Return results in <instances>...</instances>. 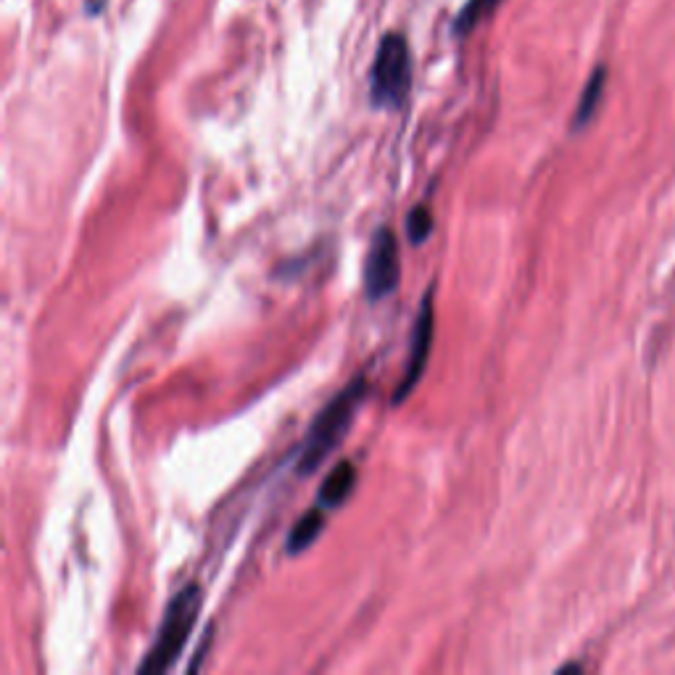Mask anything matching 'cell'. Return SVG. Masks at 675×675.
Returning a JSON list of instances; mask_svg holds the SVG:
<instances>
[{"instance_id":"ba28073f","label":"cell","mask_w":675,"mask_h":675,"mask_svg":"<svg viewBox=\"0 0 675 675\" xmlns=\"http://www.w3.org/2000/svg\"><path fill=\"white\" fill-rule=\"evenodd\" d=\"M604 82H607V69L604 66H596L594 74L588 77L586 88L581 93V101H578V109L573 114V130H583L591 119H594L599 103H602L604 95Z\"/></svg>"},{"instance_id":"8992f818","label":"cell","mask_w":675,"mask_h":675,"mask_svg":"<svg viewBox=\"0 0 675 675\" xmlns=\"http://www.w3.org/2000/svg\"><path fill=\"white\" fill-rule=\"evenodd\" d=\"M356 486V467L351 465L349 459H343L341 465L333 467V472L322 480L320 494H317V504L322 509H335L341 507L343 501L354 494Z\"/></svg>"},{"instance_id":"52a82bcc","label":"cell","mask_w":675,"mask_h":675,"mask_svg":"<svg viewBox=\"0 0 675 675\" xmlns=\"http://www.w3.org/2000/svg\"><path fill=\"white\" fill-rule=\"evenodd\" d=\"M322 525H325V509H322L320 504H314L309 512H304V515L298 517V523L291 528L288 541H285V552L288 554L306 552V549L320 538Z\"/></svg>"},{"instance_id":"277c9868","label":"cell","mask_w":675,"mask_h":675,"mask_svg":"<svg viewBox=\"0 0 675 675\" xmlns=\"http://www.w3.org/2000/svg\"><path fill=\"white\" fill-rule=\"evenodd\" d=\"M399 277V240L388 227H383V230L375 233L370 251L364 256V293H367L370 301L385 298L388 293L396 291Z\"/></svg>"},{"instance_id":"7a4b0ae2","label":"cell","mask_w":675,"mask_h":675,"mask_svg":"<svg viewBox=\"0 0 675 675\" xmlns=\"http://www.w3.org/2000/svg\"><path fill=\"white\" fill-rule=\"evenodd\" d=\"M201 604H204V594H201L198 583H190V586L182 588L180 594H175V599L169 602L167 612H164L156 641H153V646L146 652V660L140 662L138 673H167L180 660L182 649H185V644L190 639V631H193V625L198 620Z\"/></svg>"},{"instance_id":"5b68a950","label":"cell","mask_w":675,"mask_h":675,"mask_svg":"<svg viewBox=\"0 0 675 675\" xmlns=\"http://www.w3.org/2000/svg\"><path fill=\"white\" fill-rule=\"evenodd\" d=\"M430 346H433V293L422 298L420 312H417V320H414L409 359L404 364V372H401L399 388L393 391V404H401L417 388V383L422 380V372L428 367Z\"/></svg>"},{"instance_id":"30bf717a","label":"cell","mask_w":675,"mask_h":675,"mask_svg":"<svg viewBox=\"0 0 675 675\" xmlns=\"http://www.w3.org/2000/svg\"><path fill=\"white\" fill-rule=\"evenodd\" d=\"M433 233V214L428 206H414L407 217V238L412 246H420Z\"/></svg>"},{"instance_id":"9c48e42d","label":"cell","mask_w":675,"mask_h":675,"mask_svg":"<svg viewBox=\"0 0 675 675\" xmlns=\"http://www.w3.org/2000/svg\"><path fill=\"white\" fill-rule=\"evenodd\" d=\"M499 3L501 0H467L465 6H462V11L457 14V19H454V35L457 37L470 35L483 19H488V16L494 14Z\"/></svg>"},{"instance_id":"3957f363","label":"cell","mask_w":675,"mask_h":675,"mask_svg":"<svg viewBox=\"0 0 675 675\" xmlns=\"http://www.w3.org/2000/svg\"><path fill=\"white\" fill-rule=\"evenodd\" d=\"M412 90V51L401 32L380 40L370 69V101L375 109H401Z\"/></svg>"},{"instance_id":"6da1fadb","label":"cell","mask_w":675,"mask_h":675,"mask_svg":"<svg viewBox=\"0 0 675 675\" xmlns=\"http://www.w3.org/2000/svg\"><path fill=\"white\" fill-rule=\"evenodd\" d=\"M364 396H367V380L354 378L333 401H327L322 412L314 417L296 462V470L301 475H312L333 454L335 446L349 433Z\"/></svg>"}]
</instances>
